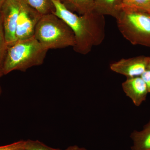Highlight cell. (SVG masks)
Returning <instances> with one entry per match:
<instances>
[{
	"label": "cell",
	"instance_id": "cell-2",
	"mask_svg": "<svg viewBox=\"0 0 150 150\" xmlns=\"http://www.w3.org/2000/svg\"><path fill=\"white\" fill-rule=\"evenodd\" d=\"M48 50L34 36L17 40L8 46L4 65V75L14 71L25 72L43 64Z\"/></svg>",
	"mask_w": 150,
	"mask_h": 150
},
{
	"label": "cell",
	"instance_id": "cell-14",
	"mask_svg": "<svg viewBox=\"0 0 150 150\" xmlns=\"http://www.w3.org/2000/svg\"><path fill=\"white\" fill-rule=\"evenodd\" d=\"M0 13V79L4 75V65L8 48Z\"/></svg>",
	"mask_w": 150,
	"mask_h": 150
},
{
	"label": "cell",
	"instance_id": "cell-18",
	"mask_svg": "<svg viewBox=\"0 0 150 150\" xmlns=\"http://www.w3.org/2000/svg\"><path fill=\"white\" fill-rule=\"evenodd\" d=\"M65 150H87L84 147H81L77 145L71 146L68 147Z\"/></svg>",
	"mask_w": 150,
	"mask_h": 150
},
{
	"label": "cell",
	"instance_id": "cell-4",
	"mask_svg": "<svg viewBox=\"0 0 150 150\" xmlns=\"http://www.w3.org/2000/svg\"><path fill=\"white\" fill-rule=\"evenodd\" d=\"M123 37L133 45L150 47V13L122 8L116 18Z\"/></svg>",
	"mask_w": 150,
	"mask_h": 150
},
{
	"label": "cell",
	"instance_id": "cell-13",
	"mask_svg": "<svg viewBox=\"0 0 150 150\" xmlns=\"http://www.w3.org/2000/svg\"><path fill=\"white\" fill-rule=\"evenodd\" d=\"M122 8L150 13V0H122Z\"/></svg>",
	"mask_w": 150,
	"mask_h": 150
},
{
	"label": "cell",
	"instance_id": "cell-21",
	"mask_svg": "<svg viewBox=\"0 0 150 150\" xmlns=\"http://www.w3.org/2000/svg\"><path fill=\"white\" fill-rule=\"evenodd\" d=\"M2 92V89L0 85V96H1V95Z\"/></svg>",
	"mask_w": 150,
	"mask_h": 150
},
{
	"label": "cell",
	"instance_id": "cell-6",
	"mask_svg": "<svg viewBox=\"0 0 150 150\" xmlns=\"http://www.w3.org/2000/svg\"><path fill=\"white\" fill-rule=\"evenodd\" d=\"M20 8L19 0H6L0 12L5 37L8 46L17 40V23Z\"/></svg>",
	"mask_w": 150,
	"mask_h": 150
},
{
	"label": "cell",
	"instance_id": "cell-5",
	"mask_svg": "<svg viewBox=\"0 0 150 150\" xmlns=\"http://www.w3.org/2000/svg\"><path fill=\"white\" fill-rule=\"evenodd\" d=\"M19 1L20 8L17 23V40L34 36L35 28L43 16L24 2Z\"/></svg>",
	"mask_w": 150,
	"mask_h": 150
},
{
	"label": "cell",
	"instance_id": "cell-17",
	"mask_svg": "<svg viewBox=\"0 0 150 150\" xmlns=\"http://www.w3.org/2000/svg\"><path fill=\"white\" fill-rule=\"evenodd\" d=\"M142 79L144 81L148 93H150V70L147 69L141 76Z\"/></svg>",
	"mask_w": 150,
	"mask_h": 150
},
{
	"label": "cell",
	"instance_id": "cell-16",
	"mask_svg": "<svg viewBox=\"0 0 150 150\" xmlns=\"http://www.w3.org/2000/svg\"><path fill=\"white\" fill-rule=\"evenodd\" d=\"M25 141L21 140L9 144L0 146V150H24Z\"/></svg>",
	"mask_w": 150,
	"mask_h": 150
},
{
	"label": "cell",
	"instance_id": "cell-11",
	"mask_svg": "<svg viewBox=\"0 0 150 150\" xmlns=\"http://www.w3.org/2000/svg\"><path fill=\"white\" fill-rule=\"evenodd\" d=\"M69 10L83 15L94 12L95 0H59Z\"/></svg>",
	"mask_w": 150,
	"mask_h": 150
},
{
	"label": "cell",
	"instance_id": "cell-10",
	"mask_svg": "<svg viewBox=\"0 0 150 150\" xmlns=\"http://www.w3.org/2000/svg\"><path fill=\"white\" fill-rule=\"evenodd\" d=\"M130 138L133 142L132 150H150V126L146 124L141 131H134Z\"/></svg>",
	"mask_w": 150,
	"mask_h": 150
},
{
	"label": "cell",
	"instance_id": "cell-8",
	"mask_svg": "<svg viewBox=\"0 0 150 150\" xmlns=\"http://www.w3.org/2000/svg\"><path fill=\"white\" fill-rule=\"evenodd\" d=\"M123 91L135 105L139 106L146 98V86L141 76L127 78L122 84Z\"/></svg>",
	"mask_w": 150,
	"mask_h": 150
},
{
	"label": "cell",
	"instance_id": "cell-19",
	"mask_svg": "<svg viewBox=\"0 0 150 150\" xmlns=\"http://www.w3.org/2000/svg\"><path fill=\"white\" fill-rule=\"evenodd\" d=\"M6 1V0H0V12H1V9L3 5L4 4Z\"/></svg>",
	"mask_w": 150,
	"mask_h": 150
},
{
	"label": "cell",
	"instance_id": "cell-20",
	"mask_svg": "<svg viewBox=\"0 0 150 150\" xmlns=\"http://www.w3.org/2000/svg\"><path fill=\"white\" fill-rule=\"evenodd\" d=\"M147 69L150 70V57H149V61H148Z\"/></svg>",
	"mask_w": 150,
	"mask_h": 150
},
{
	"label": "cell",
	"instance_id": "cell-7",
	"mask_svg": "<svg viewBox=\"0 0 150 150\" xmlns=\"http://www.w3.org/2000/svg\"><path fill=\"white\" fill-rule=\"evenodd\" d=\"M149 57L139 56L120 59L110 64V69L127 78L141 76L147 69Z\"/></svg>",
	"mask_w": 150,
	"mask_h": 150
},
{
	"label": "cell",
	"instance_id": "cell-3",
	"mask_svg": "<svg viewBox=\"0 0 150 150\" xmlns=\"http://www.w3.org/2000/svg\"><path fill=\"white\" fill-rule=\"evenodd\" d=\"M34 37L48 50L73 47L75 45L72 30L54 13L42 16L35 28Z\"/></svg>",
	"mask_w": 150,
	"mask_h": 150
},
{
	"label": "cell",
	"instance_id": "cell-9",
	"mask_svg": "<svg viewBox=\"0 0 150 150\" xmlns=\"http://www.w3.org/2000/svg\"><path fill=\"white\" fill-rule=\"evenodd\" d=\"M122 10V0H95L94 12L117 18Z\"/></svg>",
	"mask_w": 150,
	"mask_h": 150
},
{
	"label": "cell",
	"instance_id": "cell-12",
	"mask_svg": "<svg viewBox=\"0 0 150 150\" xmlns=\"http://www.w3.org/2000/svg\"><path fill=\"white\" fill-rule=\"evenodd\" d=\"M42 15L53 13L55 8L51 0H21Z\"/></svg>",
	"mask_w": 150,
	"mask_h": 150
},
{
	"label": "cell",
	"instance_id": "cell-22",
	"mask_svg": "<svg viewBox=\"0 0 150 150\" xmlns=\"http://www.w3.org/2000/svg\"><path fill=\"white\" fill-rule=\"evenodd\" d=\"M148 125H150V121H149V123H148Z\"/></svg>",
	"mask_w": 150,
	"mask_h": 150
},
{
	"label": "cell",
	"instance_id": "cell-1",
	"mask_svg": "<svg viewBox=\"0 0 150 150\" xmlns=\"http://www.w3.org/2000/svg\"><path fill=\"white\" fill-rule=\"evenodd\" d=\"M51 1L55 8L53 13L65 21L74 33L75 52L86 55L93 46L102 43L105 37L104 16L95 12L79 15L69 10L59 0Z\"/></svg>",
	"mask_w": 150,
	"mask_h": 150
},
{
	"label": "cell",
	"instance_id": "cell-15",
	"mask_svg": "<svg viewBox=\"0 0 150 150\" xmlns=\"http://www.w3.org/2000/svg\"><path fill=\"white\" fill-rule=\"evenodd\" d=\"M24 150H62L51 147L38 140L25 141Z\"/></svg>",
	"mask_w": 150,
	"mask_h": 150
}]
</instances>
